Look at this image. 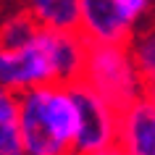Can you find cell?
Instances as JSON below:
<instances>
[{"label":"cell","mask_w":155,"mask_h":155,"mask_svg":"<svg viewBox=\"0 0 155 155\" xmlns=\"http://www.w3.org/2000/svg\"><path fill=\"white\" fill-rule=\"evenodd\" d=\"M42 29L79 32V0H16Z\"/></svg>","instance_id":"obj_7"},{"label":"cell","mask_w":155,"mask_h":155,"mask_svg":"<svg viewBox=\"0 0 155 155\" xmlns=\"http://www.w3.org/2000/svg\"><path fill=\"white\" fill-rule=\"evenodd\" d=\"M92 155H126V153L118 145H113V147H108V150H100V153H92Z\"/></svg>","instance_id":"obj_13"},{"label":"cell","mask_w":155,"mask_h":155,"mask_svg":"<svg viewBox=\"0 0 155 155\" xmlns=\"http://www.w3.org/2000/svg\"><path fill=\"white\" fill-rule=\"evenodd\" d=\"M118 147L126 155H155V108L139 100L121 113Z\"/></svg>","instance_id":"obj_6"},{"label":"cell","mask_w":155,"mask_h":155,"mask_svg":"<svg viewBox=\"0 0 155 155\" xmlns=\"http://www.w3.org/2000/svg\"><path fill=\"white\" fill-rule=\"evenodd\" d=\"M137 29L121 0H79V34L90 45H129Z\"/></svg>","instance_id":"obj_5"},{"label":"cell","mask_w":155,"mask_h":155,"mask_svg":"<svg viewBox=\"0 0 155 155\" xmlns=\"http://www.w3.org/2000/svg\"><path fill=\"white\" fill-rule=\"evenodd\" d=\"M145 82L129 45H90L82 84L97 92L118 113L145 100Z\"/></svg>","instance_id":"obj_3"},{"label":"cell","mask_w":155,"mask_h":155,"mask_svg":"<svg viewBox=\"0 0 155 155\" xmlns=\"http://www.w3.org/2000/svg\"><path fill=\"white\" fill-rule=\"evenodd\" d=\"M79 103L74 84H50L21 95L24 155H76Z\"/></svg>","instance_id":"obj_2"},{"label":"cell","mask_w":155,"mask_h":155,"mask_svg":"<svg viewBox=\"0 0 155 155\" xmlns=\"http://www.w3.org/2000/svg\"><path fill=\"white\" fill-rule=\"evenodd\" d=\"M90 42L79 32L40 29L26 48L0 50V84L24 95L37 87L82 82Z\"/></svg>","instance_id":"obj_1"},{"label":"cell","mask_w":155,"mask_h":155,"mask_svg":"<svg viewBox=\"0 0 155 155\" xmlns=\"http://www.w3.org/2000/svg\"><path fill=\"white\" fill-rule=\"evenodd\" d=\"M74 95H76V103H79L76 155H92V153H100V150L118 145L121 113L82 82L74 84Z\"/></svg>","instance_id":"obj_4"},{"label":"cell","mask_w":155,"mask_h":155,"mask_svg":"<svg viewBox=\"0 0 155 155\" xmlns=\"http://www.w3.org/2000/svg\"><path fill=\"white\" fill-rule=\"evenodd\" d=\"M145 100H147V103H150V105L155 108V76L145 82Z\"/></svg>","instance_id":"obj_12"},{"label":"cell","mask_w":155,"mask_h":155,"mask_svg":"<svg viewBox=\"0 0 155 155\" xmlns=\"http://www.w3.org/2000/svg\"><path fill=\"white\" fill-rule=\"evenodd\" d=\"M0 155H24L21 95L0 84Z\"/></svg>","instance_id":"obj_8"},{"label":"cell","mask_w":155,"mask_h":155,"mask_svg":"<svg viewBox=\"0 0 155 155\" xmlns=\"http://www.w3.org/2000/svg\"><path fill=\"white\" fill-rule=\"evenodd\" d=\"M129 50L134 55V63L142 71L145 79L155 76V21H145L137 29L134 40L129 42Z\"/></svg>","instance_id":"obj_10"},{"label":"cell","mask_w":155,"mask_h":155,"mask_svg":"<svg viewBox=\"0 0 155 155\" xmlns=\"http://www.w3.org/2000/svg\"><path fill=\"white\" fill-rule=\"evenodd\" d=\"M121 3L126 5L129 16L142 26L147 21V16H150V11H153V3H155V0H121Z\"/></svg>","instance_id":"obj_11"},{"label":"cell","mask_w":155,"mask_h":155,"mask_svg":"<svg viewBox=\"0 0 155 155\" xmlns=\"http://www.w3.org/2000/svg\"><path fill=\"white\" fill-rule=\"evenodd\" d=\"M42 26L24 8H13L0 18V50H21L40 34Z\"/></svg>","instance_id":"obj_9"}]
</instances>
